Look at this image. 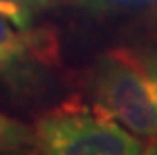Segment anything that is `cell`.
Listing matches in <instances>:
<instances>
[{"label":"cell","mask_w":157,"mask_h":155,"mask_svg":"<svg viewBox=\"0 0 157 155\" xmlns=\"http://www.w3.org/2000/svg\"><path fill=\"white\" fill-rule=\"evenodd\" d=\"M86 86L97 108L139 137L157 134V69L151 56L118 47L97 56Z\"/></svg>","instance_id":"6da1fadb"},{"label":"cell","mask_w":157,"mask_h":155,"mask_svg":"<svg viewBox=\"0 0 157 155\" xmlns=\"http://www.w3.org/2000/svg\"><path fill=\"white\" fill-rule=\"evenodd\" d=\"M32 133L36 151L45 155H136L144 149L122 123L78 95L43 112Z\"/></svg>","instance_id":"7a4b0ae2"},{"label":"cell","mask_w":157,"mask_h":155,"mask_svg":"<svg viewBox=\"0 0 157 155\" xmlns=\"http://www.w3.org/2000/svg\"><path fill=\"white\" fill-rule=\"evenodd\" d=\"M56 47L51 30H15L0 17V69L23 66L28 60L54 62Z\"/></svg>","instance_id":"3957f363"},{"label":"cell","mask_w":157,"mask_h":155,"mask_svg":"<svg viewBox=\"0 0 157 155\" xmlns=\"http://www.w3.org/2000/svg\"><path fill=\"white\" fill-rule=\"evenodd\" d=\"M75 4L97 19L157 17V0H75Z\"/></svg>","instance_id":"277c9868"},{"label":"cell","mask_w":157,"mask_h":155,"mask_svg":"<svg viewBox=\"0 0 157 155\" xmlns=\"http://www.w3.org/2000/svg\"><path fill=\"white\" fill-rule=\"evenodd\" d=\"M58 0H0V17L19 30L34 26L37 15L51 9Z\"/></svg>","instance_id":"5b68a950"},{"label":"cell","mask_w":157,"mask_h":155,"mask_svg":"<svg viewBox=\"0 0 157 155\" xmlns=\"http://www.w3.org/2000/svg\"><path fill=\"white\" fill-rule=\"evenodd\" d=\"M34 148L32 127L0 112V153H21Z\"/></svg>","instance_id":"8992f818"},{"label":"cell","mask_w":157,"mask_h":155,"mask_svg":"<svg viewBox=\"0 0 157 155\" xmlns=\"http://www.w3.org/2000/svg\"><path fill=\"white\" fill-rule=\"evenodd\" d=\"M142 153H148V155H157V134L150 137V140L144 144Z\"/></svg>","instance_id":"52a82bcc"},{"label":"cell","mask_w":157,"mask_h":155,"mask_svg":"<svg viewBox=\"0 0 157 155\" xmlns=\"http://www.w3.org/2000/svg\"><path fill=\"white\" fill-rule=\"evenodd\" d=\"M151 62H153V66H155V69H157V56H151Z\"/></svg>","instance_id":"ba28073f"}]
</instances>
